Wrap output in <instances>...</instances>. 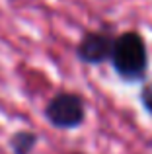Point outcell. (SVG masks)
Listing matches in <instances>:
<instances>
[{
	"instance_id": "obj_1",
	"label": "cell",
	"mask_w": 152,
	"mask_h": 154,
	"mask_svg": "<svg viewBox=\"0 0 152 154\" xmlns=\"http://www.w3.org/2000/svg\"><path fill=\"white\" fill-rule=\"evenodd\" d=\"M109 60L115 72L123 80H129V82L141 80L148 66V53H146L144 39L135 31H127L115 37Z\"/></svg>"
},
{
	"instance_id": "obj_2",
	"label": "cell",
	"mask_w": 152,
	"mask_h": 154,
	"mask_svg": "<svg viewBox=\"0 0 152 154\" xmlns=\"http://www.w3.org/2000/svg\"><path fill=\"white\" fill-rule=\"evenodd\" d=\"M84 102L80 96L70 92L57 94L45 107V117L53 127L74 129L84 121Z\"/></svg>"
},
{
	"instance_id": "obj_3",
	"label": "cell",
	"mask_w": 152,
	"mask_h": 154,
	"mask_svg": "<svg viewBox=\"0 0 152 154\" xmlns=\"http://www.w3.org/2000/svg\"><path fill=\"white\" fill-rule=\"evenodd\" d=\"M111 49H113V39L107 37L105 33H92L84 35L82 41L76 47V55L82 63L88 64H102L111 59Z\"/></svg>"
},
{
	"instance_id": "obj_4",
	"label": "cell",
	"mask_w": 152,
	"mask_h": 154,
	"mask_svg": "<svg viewBox=\"0 0 152 154\" xmlns=\"http://www.w3.org/2000/svg\"><path fill=\"white\" fill-rule=\"evenodd\" d=\"M35 143H37V137H35L33 133L20 131V133H16V135L12 137L10 146H12V150H14V154H29L33 150Z\"/></svg>"
},
{
	"instance_id": "obj_5",
	"label": "cell",
	"mask_w": 152,
	"mask_h": 154,
	"mask_svg": "<svg viewBox=\"0 0 152 154\" xmlns=\"http://www.w3.org/2000/svg\"><path fill=\"white\" fill-rule=\"evenodd\" d=\"M141 103L144 105V109L148 113H152V84H148V86L142 88V92H141Z\"/></svg>"
}]
</instances>
